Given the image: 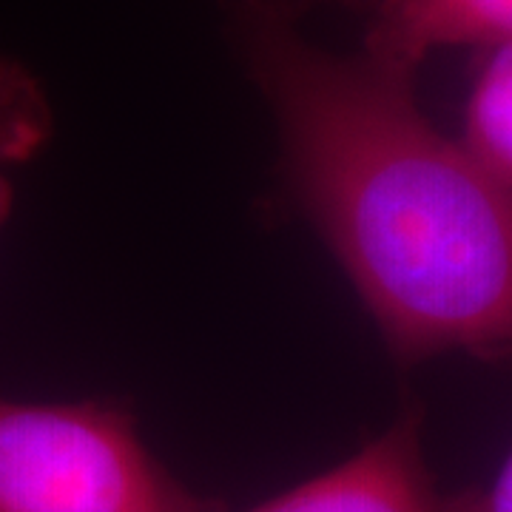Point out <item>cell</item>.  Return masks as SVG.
<instances>
[{
	"label": "cell",
	"instance_id": "1",
	"mask_svg": "<svg viewBox=\"0 0 512 512\" xmlns=\"http://www.w3.org/2000/svg\"><path fill=\"white\" fill-rule=\"evenodd\" d=\"M293 197L402 365L512 359V200L430 123L416 72L339 55L291 0H220Z\"/></svg>",
	"mask_w": 512,
	"mask_h": 512
},
{
	"label": "cell",
	"instance_id": "2",
	"mask_svg": "<svg viewBox=\"0 0 512 512\" xmlns=\"http://www.w3.org/2000/svg\"><path fill=\"white\" fill-rule=\"evenodd\" d=\"M0 512H225L191 493L106 402L0 396Z\"/></svg>",
	"mask_w": 512,
	"mask_h": 512
},
{
	"label": "cell",
	"instance_id": "3",
	"mask_svg": "<svg viewBox=\"0 0 512 512\" xmlns=\"http://www.w3.org/2000/svg\"><path fill=\"white\" fill-rule=\"evenodd\" d=\"M248 512H447L421 447L419 407L339 467Z\"/></svg>",
	"mask_w": 512,
	"mask_h": 512
},
{
	"label": "cell",
	"instance_id": "4",
	"mask_svg": "<svg viewBox=\"0 0 512 512\" xmlns=\"http://www.w3.org/2000/svg\"><path fill=\"white\" fill-rule=\"evenodd\" d=\"M362 52L416 72L439 49L512 40V0H370Z\"/></svg>",
	"mask_w": 512,
	"mask_h": 512
},
{
	"label": "cell",
	"instance_id": "5",
	"mask_svg": "<svg viewBox=\"0 0 512 512\" xmlns=\"http://www.w3.org/2000/svg\"><path fill=\"white\" fill-rule=\"evenodd\" d=\"M478 52L458 143L512 200V40Z\"/></svg>",
	"mask_w": 512,
	"mask_h": 512
},
{
	"label": "cell",
	"instance_id": "6",
	"mask_svg": "<svg viewBox=\"0 0 512 512\" xmlns=\"http://www.w3.org/2000/svg\"><path fill=\"white\" fill-rule=\"evenodd\" d=\"M49 137L52 106L43 86L23 63L0 55V225L15 202L9 171L32 160Z\"/></svg>",
	"mask_w": 512,
	"mask_h": 512
},
{
	"label": "cell",
	"instance_id": "7",
	"mask_svg": "<svg viewBox=\"0 0 512 512\" xmlns=\"http://www.w3.org/2000/svg\"><path fill=\"white\" fill-rule=\"evenodd\" d=\"M447 512H512V453L504 458L490 484L447 495Z\"/></svg>",
	"mask_w": 512,
	"mask_h": 512
},
{
	"label": "cell",
	"instance_id": "8",
	"mask_svg": "<svg viewBox=\"0 0 512 512\" xmlns=\"http://www.w3.org/2000/svg\"><path fill=\"white\" fill-rule=\"evenodd\" d=\"M291 3L299 15L311 12L316 6H339V9H348L353 15H365V9L370 6V0H291Z\"/></svg>",
	"mask_w": 512,
	"mask_h": 512
}]
</instances>
